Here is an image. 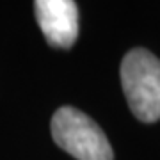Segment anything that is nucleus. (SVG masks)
Segmentation results:
<instances>
[{
  "mask_svg": "<svg viewBox=\"0 0 160 160\" xmlns=\"http://www.w3.org/2000/svg\"><path fill=\"white\" fill-rule=\"evenodd\" d=\"M121 86L133 116L142 123L160 119V61L146 48H133L121 61Z\"/></svg>",
  "mask_w": 160,
  "mask_h": 160,
  "instance_id": "obj_1",
  "label": "nucleus"
},
{
  "mask_svg": "<svg viewBox=\"0 0 160 160\" xmlns=\"http://www.w3.org/2000/svg\"><path fill=\"white\" fill-rule=\"evenodd\" d=\"M50 130L53 141L77 160H114L112 146L98 123L75 107H61Z\"/></svg>",
  "mask_w": 160,
  "mask_h": 160,
  "instance_id": "obj_2",
  "label": "nucleus"
},
{
  "mask_svg": "<svg viewBox=\"0 0 160 160\" xmlns=\"http://www.w3.org/2000/svg\"><path fill=\"white\" fill-rule=\"evenodd\" d=\"M36 18L50 46L68 50L78 36V9L71 0H38Z\"/></svg>",
  "mask_w": 160,
  "mask_h": 160,
  "instance_id": "obj_3",
  "label": "nucleus"
}]
</instances>
